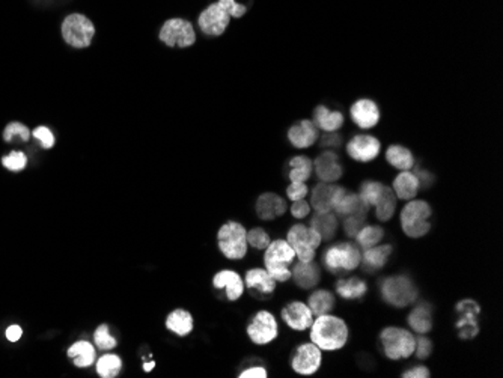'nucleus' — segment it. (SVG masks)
Wrapping results in <instances>:
<instances>
[{"instance_id":"8","label":"nucleus","mask_w":503,"mask_h":378,"mask_svg":"<svg viewBox=\"0 0 503 378\" xmlns=\"http://www.w3.org/2000/svg\"><path fill=\"white\" fill-rule=\"evenodd\" d=\"M286 241L290 243L299 261L309 262L314 261L315 250L320 248L323 238L314 228H309L303 223H297V225L290 228Z\"/></svg>"},{"instance_id":"5","label":"nucleus","mask_w":503,"mask_h":378,"mask_svg":"<svg viewBox=\"0 0 503 378\" xmlns=\"http://www.w3.org/2000/svg\"><path fill=\"white\" fill-rule=\"evenodd\" d=\"M380 292L383 300L393 307H407L417 298V288L408 276H389L380 282Z\"/></svg>"},{"instance_id":"31","label":"nucleus","mask_w":503,"mask_h":378,"mask_svg":"<svg viewBox=\"0 0 503 378\" xmlns=\"http://www.w3.org/2000/svg\"><path fill=\"white\" fill-rule=\"evenodd\" d=\"M311 228L321 235L323 240H331L338 231V215L331 211L327 213H315L311 219Z\"/></svg>"},{"instance_id":"13","label":"nucleus","mask_w":503,"mask_h":378,"mask_svg":"<svg viewBox=\"0 0 503 378\" xmlns=\"http://www.w3.org/2000/svg\"><path fill=\"white\" fill-rule=\"evenodd\" d=\"M229 23L231 15L219 2L205 8L198 19L199 29L208 36H220L228 29Z\"/></svg>"},{"instance_id":"19","label":"nucleus","mask_w":503,"mask_h":378,"mask_svg":"<svg viewBox=\"0 0 503 378\" xmlns=\"http://www.w3.org/2000/svg\"><path fill=\"white\" fill-rule=\"evenodd\" d=\"M314 169L321 182H336L342 176V165L334 151L321 152L314 161Z\"/></svg>"},{"instance_id":"48","label":"nucleus","mask_w":503,"mask_h":378,"mask_svg":"<svg viewBox=\"0 0 503 378\" xmlns=\"http://www.w3.org/2000/svg\"><path fill=\"white\" fill-rule=\"evenodd\" d=\"M218 2L224 8V10L228 11V14L231 15V19L232 17H234V19L243 17V15L247 11L246 6L242 5V3H238L237 0H218Z\"/></svg>"},{"instance_id":"50","label":"nucleus","mask_w":503,"mask_h":378,"mask_svg":"<svg viewBox=\"0 0 503 378\" xmlns=\"http://www.w3.org/2000/svg\"><path fill=\"white\" fill-rule=\"evenodd\" d=\"M309 211H311V206H309V204L306 202L305 199L294 200L292 205H291V214L296 219H305L306 215L309 214Z\"/></svg>"},{"instance_id":"2","label":"nucleus","mask_w":503,"mask_h":378,"mask_svg":"<svg viewBox=\"0 0 503 378\" xmlns=\"http://www.w3.org/2000/svg\"><path fill=\"white\" fill-rule=\"evenodd\" d=\"M294 258H296V253L288 241L274 240L270 241L266 248L264 265L276 282H286L291 279L290 265L294 262Z\"/></svg>"},{"instance_id":"46","label":"nucleus","mask_w":503,"mask_h":378,"mask_svg":"<svg viewBox=\"0 0 503 378\" xmlns=\"http://www.w3.org/2000/svg\"><path fill=\"white\" fill-rule=\"evenodd\" d=\"M32 136L36 139V141H40L44 150H50L55 146V134L51 133V130L49 127H44V126L36 127L32 131Z\"/></svg>"},{"instance_id":"47","label":"nucleus","mask_w":503,"mask_h":378,"mask_svg":"<svg viewBox=\"0 0 503 378\" xmlns=\"http://www.w3.org/2000/svg\"><path fill=\"white\" fill-rule=\"evenodd\" d=\"M432 353V342L431 339L421 335L419 338H416V346H414V354L416 357L419 360H425L431 356Z\"/></svg>"},{"instance_id":"51","label":"nucleus","mask_w":503,"mask_h":378,"mask_svg":"<svg viewBox=\"0 0 503 378\" xmlns=\"http://www.w3.org/2000/svg\"><path fill=\"white\" fill-rule=\"evenodd\" d=\"M267 369L262 368V366H252V368H247L244 369V371L239 373V378H266L268 377L267 375Z\"/></svg>"},{"instance_id":"27","label":"nucleus","mask_w":503,"mask_h":378,"mask_svg":"<svg viewBox=\"0 0 503 378\" xmlns=\"http://www.w3.org/2000/svg\"><path fill=\"white\" fill-rule=\"evenodd\" d=\"M244 283L249 290H255L262 294H272L276 290V281L268 274L266 268H252L244 276Z\"/></svg>"},{"instance_id":"3","label":"nucleus","mask_w":503,"mask_h":378,"mask_svg":"<svg viewBox=\"0 0 503 378\" xmlns=\"http://www.w3.org/2000/svg\"><path fill=\"white\" fill-rule=\"evenodd\" d=\"M431 205L425 200H408L401 211V228L410 238H421L431 231Z\"/></svg>"},{"instance_id":"29","label":"nucleus","mask_w":503,"mask_h":378,"mask_svg":"<svg viewBox=\"0 0 503 378\" xmlns=\"http://www.w3.org/2000/svg\"><path fill=\"white\" fill-rule=\"evenodd\" d=\"M408 326L419 335H425L432 330V306L427 302L419 303L408 315Z\"/></svg>"},{"instance_id":"38","label":"nucleus","mask_w":503,"mask_h":378,"mask_svg":"<svg viewBox=\"0 0 503 378\" xmlns=\"http://www.w3.org/2000/svg\"><path fill=\"white\" fill-rule=\"evenodd\" d=\"M397 196L390 187H388L384 190V193L382 195V198L378 199V202L375 204V215L378 220L382 222H389L395 211H397Z\"/></svg>"},{"instance_id":"30","label":"nucleus","mask_w":503,"mask_h":378,"mask_svg":"<svg viewBox=\"0 0 503 378\" xmlns=\"http://www.w3.org/2000/svg\"><path fill=\"white\" fill-rule=\"evenodd\" d=\"M392 250L393 248L390 244H380V246L377 244L374 248L365 249L360 262L368 272H371V270H380L386 265V262L389 261Z\"/></svg>"},{"instance_id":"17","label":"nucleus","mask_w":503,"mask_h":378,"mask_svg":"<svg viewBox=\"0 0 503 378\" xmlns=\"http://www.w3.org/2000/svg\"><path fill=\"white\" fill-rule=\"evenodd\" d=\"M351 119L355 126L363 130L374 128L380 121V109L375 102L369 98H360L350 109Z\"/></svg>"},{"instance_id":"36","label":"nucleus","mask_w":503,"mask_h":378,"mask_svg":"<svg viewBox=\"0 0 503 378\" xmlns=\"http://www.w3.org/2000/svg\"><path fill=\"white\" fill-rule=\"evenodd\" d=\"M307 306L311 307V311L314 315L320 316L324 314H329L331 309L335 307V297L331 294L330 291L327 290H316L315 292H312L309 296L307 300Z\"/></svg>"},{"instance_id":"45","label":"nucleus","mask_w":503,"mask_h":378,"mask_svg":"<svg viewBox=\"0 0 503 378\" xmlns=\"http://www.w3.org/2000/svg\"><path fill=\"white\" fill-rule=\"evenodd\" d=\"M270 241L272 240H270V235L266 233V229L252 228L250 231H247V244L252 246L253 249L266 250Z\"/></svg>"},{"instance_id":"9","label":"nucleus","mask_w":503,"mask_h":378,"mask_svg":"<svg viewBox=\"0 0 503 378\" xmlns=\"http://www.w3.org/2000/svg\"><path fill=\"white\" fill-rule=\"evenodd\" d=\"M362 253L353 243H338L323 253V262L330 272H351L360 265Z\"/></svg>"},{"instance_id":"55","label":"nucleus","mask_w":503,"mask_h":378,"mask_svg":"<svg viewBox=\"0 0 503 378\" xmlns=\"http://www.w3.org/2000/svg\"><path fill=\"white\" fill-rule=\"evenodd\" d=\"M154 366H156V362H146V364H143V371H146V373H150V371H152V369H154Z\"/></svg>"},{"instance_id":"16","label":"nucleus","mask_w":503,"mask_h":378,"mask_svg":"<svg viewBox=\"0 0 503 378\" xmlns=\"http://www.w3.org/2000/svg\"><path fill=\"white\" fill-rule=\"evenodd\" d=\"M347 190L336 184L331 182H320L316 184L312 190L311 202L314 205L315 213H327L334 211V206L338 199L344 195Z\"/></svg>"},{"instance_id":"32","label":"nucleus","mask_w":503,"mask_h":378,"mask_svg":"<svg viewBox=\"0 0 503 378\" xmlns=\"http://www.w3.org/2000/svg\"><path fill=\"white\" fill-rule=\"evenodd\" d=\"M366 210H368V206L363 204V200L358 193H350V191H345L344 195L338 199V202L334 206V211L338 217H347V215L362 213Z\"/></svg>"},{"instance_id":"14","label":"nucleus","mask_w":503,"mask_h":378,"mask_svg":"<svg viewBox=\"0 0 503 378\" xmlns=\"http://www.w3.org/2000/svg\"><path fill=\"white\" fill-rule=\"evenodd\" d=\"M323 354L314 342L297 346L291 357V366L300 375H314L321 366Z\"/></svg>"},{"instance_id":"43","label":"nucleus","mask_w":503,"mask_h":378,"mask_svg":"<svg viewBox=\"0 0 503 378\" xmlns=\"http://www.w3.org/2000/svg\"><path fill=\"white\" fill-rule=\"evenodd\" d=\"M344 219H345L344 220V233H345V235L350 237V238H354L355 235H358L359 231L363 226H365L366 211L347 215V217H344Z\"/></svg>"},{"instance_id":"54","label":"nucleus","mask_w":503,"mask_h":378,"mask_svg":"<svg viewBox=\"0 0 503 378\" xmlns=\"http://www.w3.org/2000/svg\"><path fill=\"white\" fill-rule=\"evenodd\" d=\"M6 339L10 342H17L20 341V338L23 336V330L20 326H17V324H14V326H10L6 329Z\"/></svg>"},{"instance_id":"21","label":"nucleus","mask_w":503,"mask_h":378,"mask_svg":"<svg viewBox=\"0 0 503 378\" xmlns=\"http://www.w3.org/2000/svg\"><path fill=\"white\" fill-rule=\"evenodd\" d=\"M316 139H318V127L314 124V121H299L288 130V141L294 148H309L316 142Z\"/></svg>"},{"instance_id":"35","label":"nucleus","mask_w":503,"mask_h":378,"mask_svg":"<svg viewBox=\"0 0 503 378\" xmlns=\"http://www.w3.org/2000/svg\"><path fill=\"white\" fill-rule=\"evenodd\" d=\"M95 369L102 378H115L122 371V359L115 353H106L95 360Z\"/></svg>"},{"instance_id":"23","label":"nucleus","mask_w":503,"mask_h":378,"mask_svg":"<svg viewBox=\"0 0 503 378\" xmlns=\"http://www.w3.org/2000/svg\"><path fill=\"white\" fill-rule=\"evenodd\" d=\"M291 277L294 279V282H296L297 287L303 288V290H312L315 285L320 282L321 272H320V267L316 265L314 261H309V262L299 261L292 268Z\"/></svg>"},{"instance_id":"7","label":"nucleus","mask_w":503,"mask_h":378,"mask_svg":"<svg viewBox=\"0 0 503 378\" xmlns=\"http://www.w3.org/2000/svg\"><path fill=\"white\" fill-rule=\"evenodd\" d=\"M380 342L386 357L390 360H399L408 359L414 353L416 338L410 330L390 326L382 330Z\"/></svg>"},{"instance_id":"52","label":"nucleus","mask_w":503,"mask_h":378,"mask_svg":"<svg viewBox=\"0 0 503 378\" xmlns=\"http://www.w3.org/2000/svg\"><path fill=\"white\" fill-rule=\"evenodd\" d=\"M431 374H430V369L427 366L423 365H417L412 369H408V371H406L404 374H402V377L404 378H428Z\"/></svg>"},{"instance_id":"15","label":"nucleus","mask_w":503,"mask_h":378,"mask_svg":"<svg viewBox=\"0 0 503 378\" xmlns=\"http://www.w3.org/2000/svg\"><path fill=\"white\" fill-rule=\"evenodd\" d=\"M382 150V143L377 137L371 134L354 136L347 145V154L353 160L360 163H369L378 157Z\"/></svg>"},{"instance_id":"20","label":"nucleus","mask_w":503,"mask_h":378,"mask_svg":"<svg viewBox=\"0 0 503 378\" xmlns=\"http://www.w3.org/2000/svg\"><path fill=\"white\" fill-rule=\"evenodd\" d=\"M213 287L215 290H226L229 302H237L244 292V281L234 270H222L213 277Z\"/></svg>"},{"instance_id":"1","label":"nucleus","mask_w":503,"mask_h":378,"mask_svg":"<svg viewBox=\"0 0 503 378\" xmlns=\"http://www.w3.org/2000/svg\"><path fill=\"white\" fill-rule=\"evenodd\" d=\"M309 329H311V341L323 351H338L344 349L350 338V330L345 321L329 314L316 316Z\"/></svg>"},{"instance_id":"39","label":"nucleus","mask_w":503,"mask_h":378,"mask_svg":"<svg viewBox=\"0 0 503 378\" xmlns=\"http://www.w3.org/2000/svg\"><path fill=\"white\" fill-rule=\"evenodd\" d=\"M355 241H358L359 248H362L363 250L374 248L378 243H380L384 238V229L380 226H374V225H368L363 226L358 235L354 237Z\"/></svg>"},{"instance_id":"11","label":"nucleus","mask_w":503,"mask_h":378,"mask_svg":"<svg viewBox=\"0 0 503 378\" xmlns=\"http://www.w3.org/2000/svg\"><path fill=\"white\" fill-rule=\"evenodd\" d=\"M247 335L257 345L273 342L279 336V326H277L274 315L268 311H259L255 314L247 324Z\"/></svg>"},{"instance_id":"44","label":"nucleus","mask_w":503,"mask_h":378,"mask_svg":"<svg viewBox=\"0 0 503 378\" xmlns=\"http://www.w3.org/2000/svg\"><path fill=\"white\" fill-rule=\"evenodd\" d=\"M2 165L3 167L8 169V171L20 172L27 166V156L21 151H12L2 158Z\"/></svg>"},{"instance_id":"6","label":"nucleus","mask_w":503,"mask_h":378,"mask_svg":"<svg viewBox=\"0 0 503 378\" xmlns=\"http://www.w3.org/2000/svg\"><path fill=\"white\" fill-rule=\"evenodd\" d=\"M62 38L73 49H86L95 36V26L86 15L74 12L62 21Z\"/></svg>"},{"instance_id":"10","label":"nucleus","mask_w":503,"mask_h":378,"mask_svg":"<svg viewBox=\"0 0 503 378\" xmlns=\"http://www.w3.org/2000/svg\"><path fill=\"white\" fill-rule=\"evenodd\" d=\"M160 41L172 49H187L196 43V32L189 20L170 19L159 34Z\"/></svg>"},{"instance_id":"49","label":"nucleus","mask_w":503,"mask_h":378,"mask_svg":"<svg viewBox=\"0 0 503 378\" xmlns=\"http://www.w3.org/2000/svg\"><path fill=\"white\" fill-rule=\"evenodd\" d=\"M309 193V189L305 182H291L288 187H286V196H288L292 202L294 200L305 199Z\"/></svg>"},{"instance_id":"42","label":"nucleus","mask_w":503,"mask_h":378,"mask_svg":"<svg viewBox=\"0 0 503 378\" xmlns=\"http://www.w3.org/2000/svg\"><path fill=\"white\" fill-rule=\"evenodd\" d=\"M29 128L21 122H10L3 130L5 142H29L30 139Z\"/></svg>"},{"instance_id":"18","label":"nucleus","mask_w":503,"mask_h":378,"mask_svg":"<svg viewBox=\"0 0 503 378\" xmlns=\"http://www.w3.org/2000/svg\"><path fill=\"white\" fill-rule=\"evenodd\" d=\"M282 320L288 327L297 331H303L311 327L314 314L311 307L301 302H291L282 309Z\"/></svg>"},{"instance_id":"33","label":"nucleus","mask_w":503,"mask_h":378,"mask_svg":"<svg viewBox=\"0 0 503 378\" xmlns=\"http://www.w3.org/2000/svg\"><path fill=\"white\" fill-rule=\"evenodd\" d=\"M386 160L398 171H410L414 166L412 151L402 145H390L388 151H386Z\"/></svg>"},{"instance_id":"25","label":"nucleus","mask_w":503,"mask_h":378,"mask_svg":"<svg viewBox=\"0 0 503 378\" xmlns=\"http://www.w3.org/2000/svg\"><path fill=\"white\" fill-rule=\"evenodd\" d=\"M421 189L417 176L410 171H401L393 180V193L395 196L402 200H412L416 198L417 191Z\"/></svg>"},{"instance_id":"26","label":"nucleus","mask_w":503,"mask_h":378,"mask_svg":"<svg viewBox=\"0 0 503 378\" xmlns=\"http://www.w3.org/2000/svg\"><path fill=\"white\" fill-rule=\"evenodd\" d=\"M314 124L326 133H334L344 126V115L326 106H316L314 109Z\"/></svg>"},{"instance_id":"24","label":"nucleus","mask_w":503,"mask_h":378,"mask_svg":"<svg viewBox=\"0 0 503 378\" xmlns=\"http://www.w3.org/2000/svg\"><path fill=\"white\" fill-rule=\"evenodd\" d=\"M67 354H68V357L73 360L74 366L80 368V369L91 368L97 360L95 346L92 345L89 341H84V339H80V341L74 342L68 349Z\"/></svg>"},{"instance_id":"53","label":"nucleus","mask_w":503,"mask_h":378,"mask_svg":"<svg viewBox=\"0 0 503 378\" xmlns=\"http://www.w3.org/2000/svg\"><path fill=\"white\" fill-rule=\"evenodd\" d=\"M340 142H342V139H340V136L336 133V131H334V133L324 134L321 137V146H324V148H326V146L327 148H338Z\"/></svg>"},{"instance_id":"12","label":"nucleus","mask_w":503,"mask_h":378,"mask_svg":"<svg viewBox=\"0 0 503 378\" xmlns=\"http://www.w3.org/2000/svg\"><path fill=\"white\" fill-rule=\"evenodd\" d=\"M455 311L458 314V320L455 322L456 331H458V336L463 341H469V339H473L479 333V322L478 316L481 315V306L475 300H461V302L456 303Z\"/></svg>"},{"instance_id":"37","label":"nucleus","mask_w":503,"mask_h":378,"mask_svg":"<svg viewBox=\"0 0 503 378\" xmlns=\"http://www.w3.org/2000/svg\"><path fill=\"white\" fill-rule=\"evenodd\" d=\"M290 167L288 178L291 182H306L312 175L314 161L306 156H297L290 161Z\"/></svg>"},{"instance_id":"41","label":"nucleus","mask_w":503,"mask_h":378,"mask_svg":"<svg viewBox=\"0 0 503 378\" xmlns=\"http://www.w3.org/2000/svg\"><path fill=\"white\" fill-rule=\"evenodd\" d=\"M94 344L97 349L102 351H110L118 346V341H116V338L110 333L109 324H100V326L95 329Z\"/></svg>"},{"instance_id":"28","label":"nucleus","mask_w":503,"mask_h":378,"mask_svg":"<svg viewBox=\"0 0 503 378\" xmlns=\"http://www.w3.org/2000/svg\"><path fill=\"white\" fill-rule=\"evenodd\" d=\"M193 327H195V320L189 311L175 309L166 316V329L176 336H189L193 331Z\"/></svg>"},{"instance_id":"40","label":"nucleus","mask_w":503,"mask_h":378,"mask_svg":"<svg viewBox=\"0 0 503 378\" xmlns=\"http://www.w3.org/2000/svg\"><path fill=\"white\" fill-rule=\"evenodd\" d=\"M386 189H388V186H384V184L380 181H365L360 186L359 196L362 198L363 204H365L368 208L375 206L378 199L382 198Z\"/></svg>"},{"instance_id":"4","label":"nucleus","mask_w":503,"mask_h":378,"mask_svg":"<svg viewBox=\"0 0 503 378\" xmlns=\"http://www.w3.org/2000/svg\"><path fill=\"white\" fill-rule=\"evenodd\" d=\"M218 246L224 258L239 261L247 255V229L235 220L223 223L218 233Z\"/></svg>"},{"instance_id":"34","label":"nucleus","mask_w":503,"mask_h":378,"mask_svg":"<svg viewBox=\"0 0 503 378\" xmlns=\"http://www.w3.org/2000/svg\"><path fill=\"white\" fill-rule=\"evenodd\" d=\"M366 282L360 277H350L336 282V292L345 300H359L366 294Z\"/></svg>"},{"instance_id":"22","label":"nucleus","mask_w":503,"mask_h":378,"mask_svg":"<svg viewBox=\"0 0 503 378\" xmlns=\"http://www.w3.org/2000/svg\"><path fill=\"white\" fill-rule=\"evenodd\" d=\"M286 208H288V205L279 195H276V193H262L257 199L255 211H257L261 220H274L285 214Z\"/></svg>"}]
</instances>
